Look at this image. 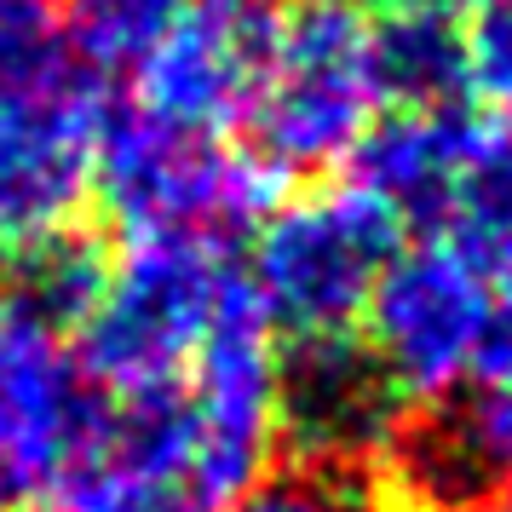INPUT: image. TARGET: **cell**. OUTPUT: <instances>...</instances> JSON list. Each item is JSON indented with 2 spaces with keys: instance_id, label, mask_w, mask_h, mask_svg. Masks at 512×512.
<instances>
[{
  "instance_id": "obj_1",
  "label": "cell",
  "mask_w": 512,
  "mask_h": 512,
  "mask_svg": "<svg viewBox=\"0 0 512 512\" xmlns=\"http://www.w3.org/2000/svg\"><path fill=\"white\" fill-rule=\"evenodd\" d=\"M380 110L386 81L363 0H282L248 104L259 162L277 179L351 162Z\"/></svg>"
},
{
  "instance_id": "obj_2",
  "label": "cell",
  "mask_w": 512,
  "mask_h": 512,
  "mask_svg": "<svg viewBox=\"0 0 512 512\" xmlns=\"http://www.w3.org/2000/svg\"><path fill=\"white\" fill-rule=\"evenodd\" d=\"M397 248H403V219L357 179L305 190L265 213L248 288L271 328H288L294 340L346 334L363 317Z\"/></svg>"
},
{
  "instance_id": "obj_3",
  "label": "cell",
  "mask_w": 512,
  "mask_h": 512,
  "mask_svg": "<svg viewBox=\"0 0 512 512\" xmlns=\"http://www.w3.org/2000/svg\"><path fill=\"white\" fill-rule=\"evenodd\" d=\"M93 185L133 242L219 248L231 231H248L254 219L271 213L277 173L259 156L225 150L202 133H179L133 110L104 121Z\"/></svg>"
},
{
  "instance_id": "obj_4",
  "label": "cell",
  "mask_w": 512,
  "mask_h": 512,
  "mask_svg": "<svg viewBox=\"0 0 512 512\" xmlns=\"http://www.w3.org/2000/svg\"><path fill=\"white\" fill-rule=\"evenodd\" d=\"M231 282L213 242H133L81 317V374L121 397L173 392Z\"/></svg>"
},
{
  "instance_id": "obj_5",
  "label": "cell",
  "mask_w": 512,
  "mask_h": 512,
  "mask_svg": "<svg viewBox=\"0 0 512 512\" xmlns=\"http://www.w3.org/2000/svg\"><path fill=\"white\" fill-rule=\"evenodd\" d=\"M369 357L386 374L397 397H449L484 380L489 369V277L478 254L461 248L455 236H420L409 248H397L386 277L374 282L369 305Z\"/></svg>"
},
{
  "instance_id": "obj_6",
  "label": "cell",
  "mask_w": 512,
  "mask_h": 512,
  "mask_svg": "<svg viewBox=\"0 0 512 512\" xmlns=\"http://www.w3.org/2000/svg\"><path fill=\"white\" fill-rule=\"evenodd\" d=\"M277 380H282L277 328L259 311L248 277H236L208 340L190 357V392H179L185 484L202 507L231 501L254 478H265V461H271L282 432Z\"/></svg>"
},
{
  "instance_id": "obj_7",
  "label": "cell",
  "mask_w": 512,
  "mask_h": 512,
  "mask_svg": "<svg viewBox=\"0 0 512 512\" xmlns=\"http://www.w3.org/2000/svg\"><path fill=\"white\" fill-rule=\"evenodd\" d=\"M104 104L87 75L35 70L0 81V259L70 231L93 190Z\"/></svg>"
},
{
  "instance_id": "obj_8",
  "label": "cell",
  "mask_w": 512,
  "mask_h": 512,
  "mask_svg": "<svg viewBox=\"0 0 512 512\" xmlns=\"http://www.w3.org/2000/svg\"><path fill=\"white\" fill-rule=\"evenodd\" d=\"M110 438V415L58 328L0 288V507L64 489Z\"/></svg>"
},
{
  "instance_id": "obj_9",
  "label": "cell",
  "mask_w": 512,
  "mask_h": 512,
  "mask_svg": "<svg viewBox=\"0 0 512 512\" xmlns=\"http://www.w3.org/2000/svg\"><path fill=\"white\" fill-rule=\"evenodd\" d=\"M380 461L409 512H495L512 484V386L472 380L392 426Z\"/></svg>"
},
{
  "instance_id": "obj_10",
  "label": "cell",
  "mask_w": 512,
  "mask_h": 512,
  "mask_svg": "<svg viewBox=\"0 0 512 512\" xmlns=\"http://www.w3.org/2000/svg\"><path fill=\"white\" fill-rule=\"evenodd\" d=\"M265 6L248 0H190L139 64V116L167 121L179 133H225L248 116L271 41Z\"/></svg>"
},
{
  "instance_id": "obj_11",
  "label": "cell",
  "mask_w": 512,
  "mask_h": 512,
  "mask_svg": "<svg viewBox=\"0 0 512 512\" xmlns=\"http://www.w3.org/2000/svg\"><path fill=\"white\" fill-rule=\"evenodd\" d=\"M501 156V127L478 121L466 104H432V110H397L380 116L351 150L357 185L380 196L397 219L438 225L455 213L466 185Z\"/></svg>"
},
{
  "instance_id": "obj_12",
  "label": "cell",
  "mask_w": 512,
  "mask_h": 512,
  "mask_svg": "<svg viewBox=\"0 0 512 512\" xmlns=\"http://www.w3.org/2000/svg\"><path fill=\"white\" fill-rule=\"evenodd\" d=\"M277 426L305 449V461L351 472V461L380 455L392 438L397 392L351 334L294 340L277 380Z\"/></svg>"
},
{
  "instance_id": "obj_13",
  "label": "cell",
  "mask_w": 512,
  "mask_h": 512,
  "mask_svg": "<svg viewBox=\"0 0 512 512\" xmlns=\"http://www.w3.org/2000/svg\"><path fill=\"white\" fill-rule=\"evenodd\" d=\"M443 236H455L461 248L478 254L489 277V369L484 380L512 386V150L501 139V156L466 185V196L455 202V213L443 219Z\"/></svg>"
},
{
  "instance_id": "obj_14",
  "label": "cell",
  "mask_w": 512,
  "mask_h": 512,
  "mask_svg": "<svg viewBox=\"0 0 512 512\" xmlns=\"http://www.w3.org/2000/svg\"><path fill=\"white\" fill-rule=\"evenodd\" d=\"M374 52H380L386 104L432 110V104H461L466 98V52L455 18L392 12L386 24H374Z\"/></svg>"
},
{
  "instance_id": "obj_15",
  "label": "cell",
  "mask_w": 512,
  "mask_h": 512,
  "mask_svg": "<svg viewBox=\"0 0 512 512\" xmlns=\"http://www.w3.org/2000/svg\"><path fill=\"white\" fill-rule=\"evenodd\" d=\"M104 277H110V265H104V254H98L93 242L75 231H58L47 242H29L24 254L6 259V282L0 288L24 305L35 323L64 328L93 311Z\"/></svg>"
},
{
  "instance_id": "obj_16",
  "label": "cell",
  "mask_w": 512,
  "mask_h": 512,
  "mask_svg": "<svg viewBox=\"0 0 512 512\" xmlns=\"http://www.w3.org/2000/svg\"><path fill=\"white\" fill-rule=\"evenodd\" d=\"M190 0H70L64 29L98 70H139L144 52L179 24Z\"/></svg>"
},
{
  "instance_id": "obj_17",
  "label": "cell",
  "mask_w": 512,
  "mask_h": 512,
  "mask_svg": "<svg viewBox=\"0 0 512 512\" xmlns=\"http://www.w3.org/2000/svg\"><path fill=\"white\" fill-rule=\"evenodd\" d=\"M64 512H208V507L190 495L185 478H173L162 466L127 461L116 449H98L64 484Z\"/></svg>"
},
{
  "instance_id": "obj_18",
  "label": "cell",
  "mask_w": 512,
  "mask_h": 512,
  "mask_svg": "<svg viewBox=\"0 0 512 512\" xmlns=\"http://www.w3.org/2000/svg\"><path fill=\"white\" fill-rule=\"evenodd\" d=\"M225 512H374V501L346 466L305 461V466H288V472L254 478L242 495H231Z\"/></svg>"
},
{
  "instance_id": "obj_19",
  "label": "cell",
  "mask_w": 512,
  "mask_h": 512,
  "mask_svg": "<svg viewBox=\"0 0 512 512\" xmlns=\"http://www.w3.org/2000/svg\"><path fill=\"white\" fill-rule=\"evenodd\" d=\"M466 93L489 98L495 110L512 98V0H478L472 24L461 29Z\"/></svg>"
},
{
  "instance_id": "obj_20",
  "label": "cell",
  "mask_w": 512,
  "mask_h": 512,
  "mask_svg": "<svg viewBox=\"0 0 512 512\" xmlns=\"http://www.w3.org/2000/svg\"><path fill=\"white\" fill-rule=\"evenodd\" d=\"M64 41L58 0H0V81L52 70Z\"/></svg>"
},
{
  "instance_id": "obj_21",
  "label": "cell",
  "mask_w": 512,
  "mask_h": 512,
  "mask_svg": "<svg viewBox=\"0 0 512 512\" xmlns=\"http://www.w3.org/2000/svg\"><path fill=\"white\" fill-rule=\"evenodd\" d=\"M386 12H432V18H455V12H472L478 0H380Z\"/></svg>"
},
{
  "instance_id": "obj_22",
  "label": "cell",
  "mask_w": 512,
  "mask_h": 512,
  "mask_svg": "<svg viewBox=\"0 0 512 512\" xmlns=\"http://www.w3.org/2000/svg\"><path fill=\"white\" fill-rule=\"evenodd\" d=\"M501 139H507V150H512V98L501 104Z\"/></svg>"
},
{
  "instance_id": "obj_23",
  "label": "cell",
  "mask_w": 512,
  "mask_h": 512,
  "mask_svg": "<svg viewBox=\"0 0 512 512\" xmlns=\"http://www.w3.org/2000/svg\"><path fill=\"white\" fill-rule=\"evenodd\" d=\"M248 6H265V12H277L282 0H248Z\"/></svg>"
},
{
  "instance_id": "obj_24",
  "label": "cell",
  "mask_w": 512,
  "mask_h": 512,
  "mask_svg": "<svg viewBox=\"0 0 512 512\" xmlns=\"http://www.w3.org/2000/svg\"><path fill=\"white\" fill-rule=\"evenodd\" d=\"M495 512H512V484H507V495H501V507H495Z\"/></svg>"
}]
</instances>
